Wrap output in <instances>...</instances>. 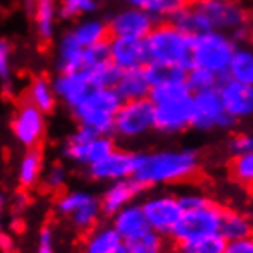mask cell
Returning a JSON list of instances; mask_svg holds the SVG:
<instances>
[{"label": "cell", "mask_w": 253, "mask_h": 253, "mask_svg": "<svg viewBox=\"0 0 253 253\" xmlns=\"http://www.w3.org/2000/svg\"><path fill=\"white\" fill-rule=\"evenodd\" d=\"M15 253H17V252H15Z\"/></svg>", "instance_id": "cell-53"}, {"label": "cell", "mask_w": 253, "mask_h": 253, "mask_svg": "<svg viewBox=\"0 0 253 253\" xmlns=\"http://www.w3.org/2000/svg\"><path fill=\"white\" fill-rule=\"evenodd\" d=\"M195 4L209 30L228 33L237 42L250 35V15L237 0H200Z\"/></svg>", "instance_id": "cell-7"}, {"label": "cell", "mask_w": 253, "mask_h": 253, "mask_svg": "<svg viewBox=\"0 0 253 253\" xmlns=\"http://www.w3.org/2000/svg\"><path fill=\"white\" fill-rule=\"evenodd\" d=\"M116 147L112 136H103L95 134L88 128L77 126L74 132H70L64 139L61 152L66 162L79 165V167H88L101 160L105 154L112 151Z\"/></svg>", "instance_id": "cell-9"}, {"label": "cell", "mask_w": 253, "mask_h": 253, "mask_svg": "<svg viewBox=\"0 0 253 253\" xmlns=\"http://www.w3.org/2000/svg\"><path fill=\"white\" fill-rule=\"evenodd\" d=\"M149 99L154 105V128L164 134H178L191 126L193 94L185 81L152 86Z\"/></svg>", "instance_id": "cell-2"}, {"label": "cell", "mask_w": 253, "mask_h": 253, "mask_svg": "<svg viewBox=\"0 0 253 253\" xmlns=\"http://www.w3.org/2000/svg\"><path fill=\"white\" fill-rule=\"evenodd\" d=\"M126 6L138 7L141 11L152 15L154 19H171L187 4L185 0H125Z\"/></svg>", "instance_id": "cell-31"}, {"label": "cell", "mask_w": 253, "mask_h": 253, "mask_svg": "<svg viewBox=\"0 0 253 253\" xmlns=\"http://www.w3.org/2000/svg\"><path fill=\"white\" fill-rule=\"evenodd\" d=\"M145 72H147L149 81H151V86H160V84L185 81V72H187V70L182 68V66H174V64L147 63Z\"/></svg>", "instance_id": "cell-33"}, {"label": "cell", "mask_w": 253, "mask_h": 253, "mask_svg": "<svg viewBox=\"0 0 253 253\" xmlns=\"http://www.w3.org/2000/svg\"><path fill=\"white\" fill-rule=\"evenodd\" d=\"M53 92L57 101L72 110L92 92V81L86 70H74V72H57L51 79Z\"/></svg>", "instance_id": "cell-16"}, {"label": "cell", "mask_w": 253, "mask_h": 253, "mask_svg": "<svg viewBox=\"0 0 253 253\" xmlns=\"http://www.w3.org/2000/svg\"><path fill=\"white\" fill-rule=\"evenodd\" d=\"M30 7L37 39L41 42H50L57 32L59 0H32Z\"/></svg>", "instance_id": "cell-20"}, {"label": "cell", "mask_w": 253, "mask_h": 253, "mask_svg": "<svg viewBox=\"0 0 253 253\" xmlns=\"http://www.w3.org/2000/svg\"><path fill=\"white\" fill-rule=\"evenodd\" d=\"M237 121L226 112L218 95V90H206L193 94L191 103V126L198 130H216L231 128Z\"/></svg>", "instance_id": "cell-12"}, {"label": "cell", "mask_w": 253, "mask_h": 253, "mask_svg": "<svg viewBox=\"0 0 253 253\" xmlns=\"http://www.w3.org/2000/svg\"><path fill=\"white\" fill-rule=\"evenodd\" d=\"M108 41L101 42V44L90 46V48H84L83 50V59H81V70H90L97 68L101 64L108 63Z\"/></svg>", "instance_id": "cell-41"}, {"label": "cell", "mask_w": 253, "mask_h": 253, "mask_svg": "<svg viewBox=\"0 0 253 253\" xmlns=\"http://www.w3.org/2000/svg\"><path fill=\"white\" fill-rule=\"evenodd\" d=\"M216 90H218L226 112L235 121L253 118V86L222 77Z\"/></svg>", "instance_id": "cell-17"}, {"label": "cell", "mask_w": 253, "mask_h": 253, "mask_svg": "<svg viewBox=\"0 0 253 253\" xmlns=\"http://www.w3.org/2000/svg\"><path fill=\"white\" fill-rule=\"evenodd\" d=\"M200 169V158L193 149H164L139 152L134 160L132 178L143 189L180 184L193 178Z\"/></svg>", "instance_id": "cell-1"}, {"label": "cell", "mask_w": 253, "mask_h": 253, "mask_svg": "<svg viewBox=\"0 0 253 253\" xmlns=\"http://www.w3.org/2000/svg\"><path fill=\"white\" fill-rule=\"evenodd\" d=\"M81 253H116L123 248V239L110 224H97L83 233Z\"/></svg>", "instance_id": "cell-22"}, {"label": "cell", "mask_w": 253, "mask_h": 253, "mask_svg": "<svg viewBox=\"0 0 253 253\" xmlns=\"http://www.w3.org/2000/svg\"><path fill=\"white\" fill-rule=\"evenodd\" d=\"M222 213H224V209L218 204L213 202L211 198L208 202L196 206V208L184 209L180 220H178V224L174 226L169 237L176 242L178 246H184L191 241L218 233Z\"/></svg>", "instance_id": "cell-8"}, {"label": "cell", "mask_w": 253, "mask_h": 253, "mask_svg": "<svg viewBox=\"0 0 253 253\" xmlns=\"http://www.w3.org/2000/svg\"><path fill=\"white\" fill-rule=\"evenodd\" d=\"M24 99L28 103H32L35 108H39L41 112H44L46 116L51 114L57 107V97L53 92L51 79H48L46 76L32 77V81L26 86Z\"/></svg>", "instance_id": "cell-25"}, {"label": "cell", "mask_w": 253, "mask_h": 253, "mask_svg": "<svg viewBox=\"0 0 253 253\" xmlns=\"http://www.w3.org/2000/svg\"><path fill=\"white\" fill-rule=\"evenodd\" d=\"M53 213L81 233H86L97 226L103 216L99 196L86 189H64L55 195Z\"/></svg>", "instance_id": "cell-5"}, {"label": "cell", "mask_w": 253, "mask_h": 253, "mask_svg": "<svg viewBox=\"0 0 253 253\" xmlns=\"http://www.w3.org/2000/svg\"><path fill=\"white\" fill-rule=\"evenodd\" d=\"M28 2H32V0H28Z\"/></svg>", "instance_id": "cell-52"}, {"label": "cell", "mask_w": 253, "mask_h": 253, "mask_svg": "<svg viewBox=\"0 0 253 253\" xmlns=\"http://www.w3.org/2000/svg\"><path fill=\"white\" fill-rule=\"evenodd\" d=\"M229 171L235 182H239L241 185H253V152L233 156Z\"/></svg>", "instance_id": "cell-40"}, {"label": "cell", "mask_w": 253, "mask_h": 253, "mask_svg": "<svg viewBox=\"0 0 253 253\" xmlns=\"http://www.w3.org/2000/svg\"><path fill=\"white\" fill-rule=\"evenodd\" d=\"M0 86L4 94L13 88V44L4 37H0Z\"/></svg>", "instance_id": "cell-37"}, {"label": "cell", "mask_w": 253, "mask_h": 253, "mask_svg": "<svg viewBox=\"0 0 253 253\" xmlns=\"http://www.w3.org/2000/svg\"><path fill=\"white\" fill-rule=\"evenodd\" d=\"M141 191H143V187L134 178L116 180V182L107 184L105 191L99 195V206H101L103 216H112L125 206L136 202V198Z\"/></svg>", "instance_id": "cell-19"}, {"label": "cell", "mask_w": 253, "mask_h": 253, "mask_svg": "<svg viewBox=\"0 0 253 253\" xmlns=\"http://www.w3.org/2000/svg\"><path fill=\"white\" fill-rule=\"evenodd\" d=\"M172 253H185L184 250H178V252H172Z\"/></svg>", "instance_id": "cell-50"}, {"label": "cell", "mask_w": 253, "mask_h": 253, "mask_svg": "<svg viewBox=\"0 0 253 253\" xmlns=\"http://www.w3.org/2000/svg\"><path fill=\"white\" fill-rule=\"evenodd\" d=\"M48 121L46 114L35 108L26 99L19 101L9 116V130L13 139L19 143L24 151L28 149H39L46 138Z\"/></svg>", "instance_id": "cell-10"}, {"label": "cell", "mask_w": 253, "mask_h": 253, "mask_svg": "<svg viewBox=\"0 0 253 253\" xmlns=\"http://www.w3.org/2000/svg\"><path fill=\"white\" fill-rule=\"evenodd\" d=\"M97 0H59V19L79 20L97 9Z\"/></svg>", "instance_id": "cell-36"}, {"label": "cell", "mask_w": 253, "mask_h": 253, "mask_svg": "<svg viewBox=\"0 0 253 253\" xmlns=\"http://www.w3.org/2000/svg\"><path fill=\"white\" fill-rule=\"evenodd\" d=\"M224 77L253 86V48L252 46L237 44V48H235V51H233V57L229 61L228 72H226Z\"/></svg>", "instance_id": "cell-28"}, {"label": "cell", "mask_w": 253, "mask_h": 253, "mask_svg": "<svg viewBox=\"0 0 253 253\" xmlns=\"http://www.w3.org/2000/svg\"><path fill=\"white\" fill-rule=\"evenodd\" d=\"M66 184H68V169L63 162H53L48 167H44L41 182H39L41 189L53 196L63 193L66 189Z\"/></svg>", "instance_id": "cell-34"}, {"label": "cell", "mask_w": 253, "mask_h": 253, "mask_svg": "<svg viewBox=\"0 0 253 253\" xmlns=\"http://www.w3.org/2000/svg\"><path fill=\"white\" fill-rule=\"evenodd\" d=\"M6 213H7V200H6V196H4V193L0 191V231L6 229V222H4Z\"/></svg>", "instance_id": "cell-47"}, {"label": "cell", "mask_w": 253, "mask_h": 253, "mask_svg": "<svg viewBox=\"0 0 253 253\" xmlns=\"http://www.w3.org/2000/svg\"><path fill=\"white\" fill-rule=\"evenodd\" d=\"M222 253H253V233L244 237V239L228 241Z\"/></svg>", "instance_id": "cell-44"}, {"label": "cell", "mask_w": 253, "mask_h": 253, "mask_svg": "<svg viewBox=\"0 0 253 253\" xmlns=\"http://www.w3.org/2000/svg\"><path fill=\"white\" fill-rule=\"evenodd\" d=\"M17 252V242L13 239V235L4 229L0 231V253H15Z\"/></svg>", "instance_id": "cell-46"}, {"label": "cell", "mask_w": 253, "mask_h": 253, "mask_svg": "<svg viewBox=\"0 0 253 253\" xmlns=\"http://www.w3.org/2000/svg\"><path fill=\"white\" fill-rule=\"evenodd\" d=\"M110 226L118 231V235L123 241L134 239V237L145 233L147 229H149L145 213L141 209V204L138 202L128 204L123 209H120L118 213H114V215L110 216Z\"/></svg>", "instance_id": "cell-21"}, {"label": "cell", "mask_w": 253, "mask_h": 253, "mask_svg": "<svg viewBox=\"0 0 253 253\" xmlns=\"http://www.w3.org/2000/svg\"><path fill=\"white\" fill-rule=\"evenodd\" d=\"M226 242L228 241L220 233H213L187 242L184 246H180V250H184L185 253H222L226 248Z\"/></svg>", "instance_id": "cell-39"}, {"label": "cell", "mask_w": 253, "mask_h": 253, "mask_svg": "<svg viewBox=\"0 0 253 253\" xmlns=\"http://www.w3.org/2000/svg\"><path fill=\"white\" fill-rule=\"evenodd\" d=\"M229 152L237 156V154H246L253 152V132H239L229 139L228 143Z\"/></svg>", "instance_id": "cell-43"}, {"label": "cell", "mask_w": 253, "mask_h": 253, "mask_svg": "<svg viewBox=\"0 0 253 253\" xmlns=\"http://www.w3.org/2000/svg\"><path fill=\"white\" fill-rule=\"evenodd\" d=\"M220 83V77L215 76L213 72L206 68H198V66H191L185 72V84L191 90V94H198V92H206V90H215Z\"/></svg>", "instance_id": "cell-35"}, {"label": "cell", "mask_w": 253, "mask_h": 253, "mask_svg": "<svg viewBox=\"0 0 253 253\" xmlns=\"http://www.w3.org/2000/svg\"><path fill=\"white\" fill-rule=\"evenodd\" d=\"M33 253H55V229H53L51 224H42L41 226Z\"/></svg>", "instance_id": "cell-42"}, {"label": "cell", "mask_w": 253, "mask_h": 253, "mask_svg": "<svg viewBox=\"0 0 253 253\" xmlns=\"http://www.w3.org/2000/svg\"><path fill=\"white\" fill-rule=\"evenodd\" d=\"M44 154L39 149H28L22 152L17 167V184L22 191H33L41 182L44 171Z\"/></svg>", "instance_id": "cell-23"}, {"label": "cell", "mask_w": 253, "mask_h": 253, "mask_svg": "<svg viewBox=\"0 0 253 253\" xmlns=\"http://www.w3.org/2000/svg\"><path fill=\"white\" fill-rule=\"evenodd\" d=\"M147 63H165L191 68V44L193 37L184 33L172 22L154 24L143 39Z\"/></svg>", "instance_id": "cell-3"}, {"label": "cell", "mask_w": 253, "mask_h": 253, "mask_svg": "<svg viewBox=\"0 0 253 253\" xmlns=\"http://www.w3.org/2000/svg\"><path fill=\"white\" fill-rule=\"evenodd\" d=\"M218 233L226 241L244 239V237L253 233V224L244 213H239V211H224L220 218Z\"/></svg>", "instance_id": "cell-30"}, {"label": "cell", "mask_w": 253, "mask_h": 253, "mask_svg": "<svg viewBox=\"0 0 253 253\" xmlns=\"http://www.w3.org/2000/svg\"><path fill=\"white\" fill-rule=\"evenodd\" d=\"M30 191H22L20 189L19 193H15V196H13L11 202H7V209H11L13 213H17V216L22 215L26 209L30 208V204H32V200H30V195H28Z\"/></svg>", "instance_id": "cell-45"}, {"label": "cell", "mask_w": 253, "mask_h": 253, "mask_svg": "<svg viewBox=\"0 0 253 253\" xmlns=\"http://www.w3.org/2000/svg\"><path fill=\"white\" fill-rule=\"evenodd\" d=\"M156 24V19L149 13L141 11L138 7L126 6L116 11L107 20L108 35L110 37H130V39H145Z\"/></svg>", "instance_id": "cell-15"}, {"label": "cell", "mask_w": 253, "mask_h": 253, "mask_svg": "<svg viewBox=\"0 0 253 253\" xmlns=\"http://www.w3.org/2000/svg\"><path fill=\"white\" fill-rule=\"evenodd\" d=\"M154 128V105L149 97L123 101L118 108L112 136L120 139H136Z\"/></svg>", "instance_id": "cell-11"}, {"label": "cell", "mask_w": 253, "mask_h": 253, "mask_svg": "<svg viewBox=\"0 0 253 253\" xmlns=\"http://www.w3.org/2000/svg\"><path fill=\"white\" fill-rule=\"evenodd\" d=\"M171 22L191 37L209 30L208 24H206V19L202 17V13L196 7V4H185L176 15H172Z\"/></svg>", "instance_id": "cell-32"}, {"label": "cell", "mask_w": 253, "mask_h": 253, "mask_svg": "<svg viewBox=\"0 0 253 253\" xmlns=\"http://www.w3.org/2000/svg\"><path fill=\"white\" fill-rule=\"evenodd\" d=\"M121 103L123 99L114 88H92V92L70 112L77 126L88 128L95 134L112 136L114 118Z\"/></svg>", "instance_id": "cell-4"}, {"label": "cell", "mask_w": 253, "mask_h": 253, "mask_svg": "<svg viewBox=\"0 0 253 253\" xmlns=\"http://www.w3.org/2000/svg\"><path fill=\"white\" fill-rule=\"evenodd\" d=\"M68 32L72 37L76 39V42L81 48H90V46L101 44V42L108 41V37H110L108 35L107 20L95 19V17L77 20Z\"/></svg>", "instance_id": "cell-26"}, {"label": "cell", "mask_w": 253, "mask_h": 253, "mask_svg": "<svg viewBox=\"0 0 253 253\" xmlns=\"http://www.w3.org/2000/svg\"><path fill=\"white\" fill-rule=\"evenodd\" d=\"M141 209L145 213L149 229L160 235H171L174 226L182 216L180 198L172 193H154L141 202Z\"/></svg>", "instance_id": "cell-13"}, {"label": "cell", "mask_w": 253, "mask_h": 253, "mask_svg": "<svg viewBox=\"0 0 253 253\" xmlns=\"http://www.w3.org/2000/svg\"><path fill=\"white\" fill-rule=\"evenodd\" d=\"M88 76L94 88H116V84L120 81L121 70L108 61V63L101 64L97 68L90 70Z\"/></svg>", "instance_id": "cell-38"}, {"label": "cell", "mask_w": 253, "mask_h": 253, "mask_svg": "<svg viewBox=\"0 0 253 253\" xmlns=\"http://www.w3.org/2000/svg\"><path fill=\"white\" fill-rule=\"evenodd\" d=\"M108 59L121 72L123 70L143 68L147 64L143 39L108 37Z\"/></svg>", "instance_id": "cell-18"}, {"label": "cell", "mask_w": 253, "mask_h": 253, "mask_svg": "<svg viewBox=\"0 0 253 253\" xmlns=\"http://www.w3.org/2000/svg\"><path fill=\"white\" fill-rule=\"evenodd\" d=\"M83 50L84 48L77 44L76 39L70 35V32H64L55 44V68H57V72L81 70Z\"/></svg>", "instance_id": "cell-27"}, {"label": "cell", "mask_w": 253, "mask_h": 253, "mask_svg": "<svg viewBox=\"0 0 253 253\" xmlns=\"http://www.w3.org/2000/svg\"><path fill=\"white\" fill-rule=\"evenodd\" d=\"M116 253H125V250H123V248H121L120 252H116Z\"/></svg>", "instance_id": "cell-51"}, {"label": "cell", "mask_w": 253, "mask_h": 253, "mask_svg": "<svg viewBox=\"0 0 253 253\" xmlns=\"http://www.w3.org/2000/svg\"><path fill=\"white\" fill-rule=\"evenodd\" d=\"M123 250L125 253H169V244L165 235L147 229L145 233L123 241Z\"/></svg>", "instance_id": "cell-29"}, {"label": "cell", "mask_w": 253, "mask_h": 253, "mask_svg": "<svg viewBox=\"0 0 253 253\" xmlns=\"http://www.w3.org/2000/svg\"><path fill=\"white\" fill-rule=\"evenodd\" d=\"M248 37L252 39V42H253V24H252V28H250V35H248Z\"/></svg>", "instance_id": "cell-48"}, {"label": "cell", "mask_w": 253, "mask_h": 253, "mask_svg": "<svg viewBox=\"0 0 253 253\" xmlns=\"http://www.w3.org/2000/svg\"><path fill=\"white\" fill-rule=\"evenodd\" d=\"M237 44L239 42L233 37H229L228 33L215 30L198 33L193 37L191 44V66L206 68L222 79L228 72Z\"/></svg>", "instance_id": "cell-6"}, {"label": "cell", "mask_w": 253, "mask_h": 253, "mask_svg": "<svg viewBox=\"0 0 253 253\" xmlns=\"http://www.w3.org/2000/svg\"><path fill=\"white\" fill-rule=\"evenodd\" d=\"M134 160H136L134 152L126 151V149H120V147H114L101 160H97L95 164L88 165L84 171H86V176L90 180L110 184V182H116V180L132 178Z\"/></svg>", "instance_id": "cell-14"}, {"label": "cell", "mask_w": 253, "mask_h": 253, "mask_svg": "<svg viewBox=\"0 0 253 253\" xmlns=\"http://www.w3.org/2000/svg\"><path fill=\"white\" fill-rule=\"evenodd\" d=\"M151 88V81H149L145 66H143V68L123 70L114 90L120 94L123 101H132V99H145V97H149Z\"/></svg>", "instance_id": "cell-24"}, {"label": "cell", "mask_w": 253, "mask_h": 253, "mask_svg": "<svg viewBox=\"0 0 253 253\" xmlns=\"http://www.w3.org/2000/svg\"><path fill=\"white\" fill-rule=\"evenodd\" d=\"M187 4H195V2H200V0H185Z\"/></svg>", "instance_id": "cell-49"}]
</instances>
